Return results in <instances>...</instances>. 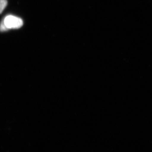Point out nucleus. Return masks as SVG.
Wrapping results in <instances>:
<instances>
[{"label": "nucleus", "instance_id": "obj_2", "mask_svg": "<svg viewBox=\"0 0 152 152\" xmlns=\"http://www.w3.org/2000/svg\"><path fill=\"white\" fill-rule=\"evenodd\" d=\"M8 2L7 0H0V14L3 12L7 5Z\"/></svg>", "mask_w": 152, "mask_h": 152}, {"label": "nucleus", "instance_id": "obj_1", "mask_svg": "<svg viewBox=\"0 0 152 152\" xmlns=\"http://www.w3.org/2000/svg\"><path fill=\"white\" fill-rule=\"evenodd\" d=\"M5 25L8 29H18L23 26V20L13 15H8L3 19Z\"/></svg>", "mask_w": 152, "mask_h": 152}, {"label": "nucleus", "instance_id": "obj_3", "mask_svg": "<svg viewBox=\"0 0 152 152\" xmlns=\"http://www.w3.org/2000/svg\"><path fill=\"white\" fill-rule=\"evenodd\" d=\"M8 30V29L7 28L5 25L4 20L3 19L1 21V23H0V32H3L7 31Z\"/></svg>", "mask_w": 152, "mask_h": 152}]
</instances>
